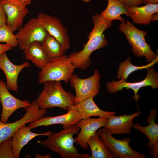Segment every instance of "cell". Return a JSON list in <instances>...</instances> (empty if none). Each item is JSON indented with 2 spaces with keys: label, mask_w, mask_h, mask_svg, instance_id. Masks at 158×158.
Segmentation results:
<instances>
[{
  "label": "cell",
  "mask_w": 158,
  "mask_h": 158,
  "mask_svg": "<svg viewBox=\"0 0 158 158\" xmlns=\"http://www.w3.org/2000/svg\"><path fill=\"white\" fill-rule=\"evenodd\" d=\"M158 13L152 15L151 18L150 22L157 20L158 18Z\"/></svg>",
  "instance_id": "cell-35"
},
{
  "label": "cell",
  "mask_w": 158,
  "mask_h": 158,
  "mask_svg": "<svg viewBox=\"0 0 158 158\" xmlns=\"http://www.w3.org/2000/svg\"><path fill=\"white\" fill-rule=\"evenodd\" d=\"M80 129L76 125H71L52 133L47 136L46 140L38 141L37 142L62 158H89L90 155L78 153V149L74 145L73 136L78 133Z\"/></svg>",
  "instance_id": "cell-2"
},
{
  "label": "cell",
  "mask_w": 158,
  "mask_h": 158,
  "mask_svg": "<svg viewBox=\"0 0 158 158\" xmlns=\"http://www.w3.org/2000/svg\"><path fill=\"white\" fill-rule=\"evenodd\" d=\"M36 158H51L52 157L50 154H47L44 155H41L40 154H36L35 155Z\"/></svg>",
  "instance_id": "cell-34"
},
{
  "label": "cell",
  "mask_w": 158,
  "mask_h": 158,
  "mask_svg": "<svg viewBox=\"0 0 158 158\" xmlns=\"http://www.w3.org/2000/svg\"><path fill=\"white\" fill-rule=\"evenodd\" d=\"M123 5L128 8L140 5L143 3V0H120Z\"/></svg>",
  "instance_id": "cell-29"
},
{
  "label": "cell",
  "mask_w": 158,
  "mask_h": 158,
  "mask_svg": "<svg viewBox=\"0 0 158 158\" xmlns=\"http://www.w3.org/2000/svg\"><path fill=\"white\" fill-rule=\"evenodd\" d=\"M75 69L68 57L65 55L51 59L39 73L38 82L42 84L48 81H63L67 83Z\"/></svg>",
  "instance_id": "cell-5"
},
{
  "label": "cell",
  "mask_w": 158,
  "mask_h": 158,
  "mask_svg": "<svg viewBox=\"0 0 158 158\" xmlns=\"http://www.w3.org/2000/svg\"><path fill=\"white\" fill-rule=\"evenodd\" d=\"M149 152L153 157L157 158L158 156V143L149 147Z\"/></svg>",
  "instance_id": "cell-30"
},
{
  "label": "cell",
  "mask_w": 158,
  "mask_h": 158,
  "mask_svg": "<svg viewBox=\"0 0 158 158\" xmlns=\"http://www.w3.org/2000/svg\"><path fill=\"white\" fill-rule=\"evenodd\" d=\"M94 98H88L75 105L82 119L92 116L109 118L115 115L116 112L114 111H107L100 109L94 102Z\"/></svg>",
  "instance_id": "cell-21"
},
{
  "label": "cell",
  "mask_w": 158,
  "mask_h": 158,
  "mask_svg": "<svg viewBox=\"0 0 158 158\" xmlns=\"http://www.w3.org/2000/svg\"><path fill=\"white\" fill-rule=\"evenodd\" d=\"M101 138L116 158H145L146 156L133 149L130 146L129 137L120 140L114 138L104 128L98 131Z\"/></svg>",
  "instance_id": "cell-8"
},
{
  "label": "cell",
  "mask_w": 158,
  "mask_h": 158,
  "mask_svg": "<svg viewBox=\"0 0 158 158\" xmlns=\"http://www.w3.org/2000/svg\"><path fill=\"white\" fill-rule=\"evenodd\" d=\"M108 2L106 8L100 15L109 20H118L122 23L125 22V19L121 15L123 14L129 16L128 8L123 5L120 0H108Z\"/></svg>",
  "instance_id": "cell-24"
},
{
  "label": "cell",
  "mask_w": 158,
  "mask_h": 158,
  "mask_svg": "<svg viewBox=\"0 0 158 158\" xmlns=\"http://www.w3.org/2000/svg\"><path fill=\"white\" fill-rule=\"evenodd\" d=\"M100 75L97 69L95 70L92 76L86 78H81L73 74L69 81L71 87L75 90V104L88 98L96 97L100 90Z\"/></svg>",
  "instance_id": "cell-7"
},
{
  "label": "cell",
  "mask_w": 158,
  "mask_h": 158,
  "mask_svg": "<svg viewBox=\"0 0 158 158\" xmlns=\"http://www.w3.org/2000/svg\"><path fill=\"white\" fill-rule=\"evenodd\" d=\"M6 15L3 7L0 5V27L6 24Z\"/></svg>",
  "instance_id": "cell-31"
},
{
  "label": "cell",
  "mask_w": 158,
  "mask_h": 158,
  "mask_svg": "<svg viewBox=\"0 0 158 158\" xmlns=\"http://www.w3.org/2000/svg\"><path fill=\"white\" fill-rule=\"evenodd\" d=\"M37 18L43 28L57 39L64 49L67 50L70 48L68 30L58 18L43 13H39Z\"/></svg>",
  "instance_id": "cell-11"
},
{
  "label": "cell",
  "mask_w": 158,
  "mask_h": 158,
  "mask_svg": "<svg viewBox=\"0 0 158 158\" xmlns=\"http://www.w3.org/2000/svg\"><path fill=\"white\" fill-rule=\"evenodd\" d=\"M87 143L92 153L89 158H116L101 138L98 131L89 139Z\"/></svg>",
  "instance_id": "cell-23"
},
{
  "label": "cell",
  "mask_w": 158,
  "mask_h": 158,
  "mask_svg": "<svg viewBox=\"0 0 158 158\" xmlns=\"http://www.w3.org/2000/svg\"><path fill=\"white\" fill-rule=\"evenodd\" d=\"M0 5L6 15V24L14 32L18 30L29 12L27 5L22 0H0Z\"/></svg>",
  "instance_id": "cell-12"
},
{
  "label": "cell",
  "mask_w": 158,
  "mask_h": 158,
  "mask_svg": "<svg viewBox=\"0 0 158 158\" xmlns=\"http://www.w3.org/2000/svg\"><path fill=\"white\" fill-rule=\"evenodd\" d=\"M108 118L99 116L97 118H90L82 119L77 124L80 127V131L74 138L75 143L85 150L89 147L87 141L96 131L102 127H104Z\"/></svg>",
  "instance_id": "cell-13"
},
{
  "label": "cell",
  "mask_w": 158,
  "mask_h": 158,
  "mask_svg": "<svg viewBox=\"0 0 158 158\" xmlns=\"http://www.w3.org/2000/svg\"><path fill=\"white\" fill-rule=\"evenodd\" d=\"M147 74L145 78L143 80L135 82H128L121 79L118 81L113 80L107 83L106 88L108 92L110 93H113L122 90L123 88L130 89L134 92L133 99H135L136 102L140 98L138 95L139 90L142 87L150 86L153 89L158 88V73L154 69L147 68Z\"/></svg>",
  "instance_id": "cell-9"
},
{
  "label": "cell",
  "mask_w": 158,
  "mask_h": 158,
  "mask_svg": "<svg viewBox=\"0 0 158 158\" xmlns=\"http://www.w3.org/2000/svg\"><path fill=\"white\" fill-rule=\"evenodd\" d=\"M157 113L156 109L149 111V115L146 122L149 124L146 126H142L138 123L133 124V128L147 136L149 141L147 146L149 147L158 143V125L155 123V118Z\"/></svg>",
  "instance_id": "cell-22"
},
{
  "label": "cell",
  "mask_w": 158,
  "mask_h": 158,
  "mask_svg": "<svg viewBox=\"0 0 158 158\" xmlns=\"http://www.w3.org/2000/svg\"><path fill=\"white\" fill-rule=\"evenodd\" d=\"M23 108L25 110L26 113L18 121L11 123H4L0 121V143L12 136L17 130L23 125L39 119L44 116L47 112L46 109L40 107L36 100H33L30 105Z\"/></svg>",
  "instance_id": "cell-6"
},
{
  "label": "cell",
  "mask_w": 158,
  "mask_h": 158,
  "mask_svg": "<svg viewBox=\"0 0 158 158\" xmlns=\"http://www.w3.org/2000/svg\"><path fill=\"white\" fill-rule=\"evenodd\" d=\"M27 5H30L31 3L32 0H22Z\"/></svg>",
  "instance_id": "cell-36"
},
{
  "label": "cell",
  "mask_w": 158,
  "mask_h": 158,
  "mask_svg": "<svg viewBox=\"0 0 158 158\" xmlns=\"http://www.w3.org/2000/svg\"><path fill=\"white\" fill-rule=\"evenodd\" d=\"M158 56L152 62L142 66H137L132 64L130 58L128 57L126 59L120 63L117 71V78L119 79L126 80L128 76L133 72L138 70L147 69L152 67L158 61Z\"/></svg>",
  "instance_id": "cell-26"
},
{
  "label": "cell",
  "mask_w": 158,
  "mask_h": 158,
  "mask_svg": "<svg viewBox=\"0 0 158 158\" xmlns=\"http://www.w3.org/2000/svg\"><path fill=\"white\" fill-rule=\"evenodd\" d=\"M94 26L88 36V40L80 51L71 53L68 56L75 68L86 69L90 65V57L95 51L102 48L108 44L104 33L111 25L112 21L108 20L100 14H96L92 17Z\"/></svg>",
  "instance_id": "cell-1"
},
{
  "label": "cell",
  "mask_w": 158,
  "mask_h": 158,
  "mask_svg": "<svg viewBox=\"0 0 158 158\" xmlns=\"http://www.w3.org/2000/svg\"><path fill=\"white\" fill-rule=\"evenodd\" d=\"M119 28L126 35L127 41L132 46V50L135 55L138 57L144 56L147 61L150 63L158 56L146 42L145 37L147 33L145 31L137 28L128 21L121 23Z\"/></svg>",
  "instance_id": "cell-4"
},
{
  "label": "cell",
  "mask_w": 158,
  "mask_h": 158,
  "mask_svg": "<svg viewBox=\"0 0 158 158\" xmlns=\"http://www.w3.org/2000/svg\"><path fill=\"white\" fill-rule=\"evenodd\" d=\"M139 111L130 114L111 116L108 118L104 128L112 135L129 134L131 132L134 119L141 115Z\"/></svg>",
  "instance_id": "cell-17"
},
{
  "label": "cell",
  "mask_w": 158,
  "mask_h": 158,
  "mask_svg": "<svg viewBox=\"0 0 158 158\" xmlns=\"http://www.w3.org/2000/svg\"><path fill=\"white\" fill-rule=\"evenodd\" d=\"M66 113L59 116H44L37 121L30 123L28 126L31 130L40 126L61 124L64 128L76 125L82 119L75 105L69 107Z\"/></svg>",
  "instance_id": "cell-15"
},
{
  "label": "cell",
  "mask_w": 158,
  "mask_h": 158,
  "mask_svg": "<svg viewBox=\"0 0 158 158\" xmlns=\"http://www.w3.org/2000/svg\"><path fill=\"white\" fill-rule=\"evenodd\" d=\"M41 44L51 59L63 55L67 51L57 39L47 32Z\"/></svg>",
  "instance_id": "cell-25"
},
{
  "label": "cell",
  "mask_w": 158,
  "mask_h": 158,
  "mask_svg": "<svg viewBox=\"0 0 158 158\" xmlns=\"http://www.w3.org/2000/svg\"><path fill=\"white\" fill-rule=\"evenodd\" d=\"M43 83L44 89L36 100L40 108L57 107L67 111L75 105V95L65 91L60 82L48 81Z\"/></svg>",
  "instance_id": "cell-3"
},
{
  "label": "cell",
  "mask_w": 158,
  "mask_h": 158,
  "mask_svg": "<svg viewBox=\"0 0 158 158\" xmlns=\"http://www.w3.org/2000/svg\"><path fill=\"white\" fill-rule=\"evenodd\" d=\"M84 2H88L90 1V0H83Z\"/></svg>",
  "instance_id": "cell-37"
},
{
  "label": "cell",
  "mask_w": 158,
  "mask_h": 158,
  "mask_svg": "<svg viewBox=\"0 0 158 158\" xmlns=\"http://www.w3.org/2000/svg\"><path fill=\"white\" fill-rule=\"evenodd\" d=\"M13 47L8 44L0 43V55L3 53L11 50Z\"/></svg>",
  "instance_id": "cell-32"
},
{
  "label": "cell",
  "mask_w": 158,
  "mask_h": 158,
  "mask_svg": "<svg viewBox=\"0 0 158 158\" xmlns=\"http://www.w3.org/2000/svg\"><path fill=\"white\" fill-rule=\"evenodd\" d=\"M31 130L24 125L17 130L12 135V144L15 158H19L21 151L23 147L34 138L40 136H47L53 133L47 131L43 133L32 132Z\"/></svg>",
  "instance_id": "cell-18"
},
{
  "label": "cell",
  "mask_w": 158,
  "mask_h": 158,
  "mask_svg": "<svg viewBox=\"0 0 158 158\" xmlns=\"http://www.w3.org/2000/svg\"><path fill=\"white\" fill-rule=\"evenodd\" d=\"M4 81L0 79V99L2 111L0 121L7 123L10 116L17 110L31 104L29 101L21 100L13 96L8 91Z\"/></svg>",
  "instance_id": "cell-14"
},
{
  "label": "cell",
  "mask_w": 158,
  "mask_h": 158,
  "mask_svg": "<svg viewBox=\"0 0 158 158\" xmlns=\"http://www.w3.org/2000/svg\"><path fill=\"white\" fill-rule=\"evenodd\" d=\"M13 28L6 24L0 27V42H4L12 47L18 46L16 35Z\"/></svg>",
  "instance_id": "cell-27"
},
{
  "label": "cell",
  "mask_w": 158,
  "mask_h": 158,
  "mask_svg": "<svg viewBox=\"0 0 158 158\" xmlns=\"http://www.w3.org/2000/svg\"><path fill=\"white\" fill-rule=\"evenodd\" d=\"M158 2V0H143V3L146 4H157Z\"/></svg>",
  "instance_id": "cell-33"
},
{
  "label": "cell",
  "mask_w": 158,
  "mask_h": 158,
  "mask_svg": "<svg viewBox=\"0 0 158 158\" xmlns=\"http://www.w3.org/2000/svg\"><path fill=\"white\" fill-rule=\"evenodd\" d=\"M30 63L25 61L20 65L12 63L8 57L6 52L0 55V68L3 71L6 79V86L7 88L14 92L18 90V75L24 68L28 67Z\"/></svg>",
  "instance_id": "cell-16"
},
{
  "label": "cell",
  "mask_w": 158,
  "mask_h": 158,
  "mask_svg": "<svg viewBox=\"0 0 158 158\" xmlns=\"http://www.w3.org/2000/svg\"><path fill=\"white\" fill-rule=\"evenodd\" d=\"M128 11L133 23L138 25H148L152 15L158 12V4H148L142 6H133Z\"/></svg>",
  "instance_id": "cell-20"
},
{
  "label": "cell",
  "mask_w": 158,
  "mask_h": 158,
  "mask_svg": "<svg viewBox=\"0 0 158 158\" xmlns=\"http://www.w3.org/2000/svg\"><path fill=\"white\" fill-rule=\"evenodd\" d=\"M11 136L0 143V158H15Z\"/></svg>",
  "instance_id": "cell-28"
},
{
  "label": "cell",
  "mask_w": 158,
  "mask_h": 158,
  "mask_svg": "<svg viewBox=\"0 0 158 158\" xmlns=\"http://www.w3.org/2000/svg\"><path fill=\"white\" fill-rule=\"evenodd\" d=\"M47 33L37 17L30 19L18 29L16 35L19 48L23 50L33 42H42Z\"/></svg>",
  "instance_id": "cell-10"
},
{
  "label": "cell",
  "mask_w": 158,
  "mask_h": 158,
  "mask_svg": "<svg viewBox=\"0 0 158 158\" xmlns=\"http://www.w3.org/2000/svg\"><path fill=\"white\" fill-rule=\"evenodd\" d=\"M23 50L25 59L31 61L40 69L51 60L43 48L41 42H33Z\"/></svg>",
  "instance_id": "cell-19"
}]
</instances>
